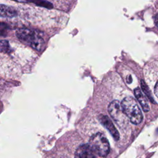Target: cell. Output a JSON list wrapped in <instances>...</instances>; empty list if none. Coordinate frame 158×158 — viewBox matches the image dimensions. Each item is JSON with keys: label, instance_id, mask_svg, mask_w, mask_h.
Instances as JSON below:
<instances>
[{"label": "cell", "instance_id": "1", "mask_svg": "<svg viewBox=\"0 0 158 158\" xmlns=\"http://www.w3.org/2000/svg\"><path fill=\"white\" fill-rule=\"evenodd\" d=\"M17 38L23 43L27 44L34 49L41 51L44 44V41L40 32L28 28H20L17 30Z\"/></svg>", "mask_w": 158, "mask_h": 158}, {"label": "cell", "instance_id": "2", "mask_svg": "<svg viewBox=\"0 0 158 158\" xmlns=\"http://www.w3.org/2000/svg\"><path fill=\"white\" fill-rule=\"evenodd\" d=\"M122 107L125 115L130 122L135 125L140 123L143 120V114L136 101L131 96L125 98L122 102Z\"/></svg>", "mask_w": 158, "mask_h": 158}, {"label": "cell", "instance_id": "3", "mask_svg": "<svg viewBox=\"0 0 158 158\" xmlns=\"http://www.w3.org/2000/svg\"><path fill=\"white\" fill-rule=\"evenodd\" d=\"M88 144L94 153L101 157H106L109 152V143L106 137L101 133L93 135L89 138Z\"/></svg>", "mask_w": 158, "mask_h": 158}, {"label": "cell", "instance_id": "4", "mask_svg": "<svg viewBox=\"0 0 158 158\" xmlns=\"http://www.w3.org/2000/svg\"><path fill=\"white\" fill-rule=\"evenodd\" d=\"M108 112L112 118L115 122L120 123L122 121L123 116V111L122 107L121 102L117 100L112 101L108 106Z\"/></svg>", "mask_w": 158, "mask_h": 158}, {"label": "cell", "instance_id": "5", "mask_svg": "<svg viewBox=\"0 0 158 158\" xmlns=\"http://www.w3.org/2000/svg\"><path fill=\"white\" fill-rule=\"evenodd\" d=\"M99 120L101 123L109 131L110 135L116 141L119 139V133L115 126L114 125L111 120L108 117V116L104 115H100L99 116Z\"/></svg>", "mask_w": 158, "mask_h": 158}, {"label": "cell", "instance_id": "6", "mask_svg": "<svg viewBox=\"0 0 158 158\" xmlns=\"http://www.w3.org/2000/svg\"><path fill=\"white\" fill-rule=\"evenodd\" d=\"M75 158H95V156L89 144H85L80 145L77 149Z\"/></svg>", "mask_w": 158, "mask_h": 158}, {"label": "cell", "instance_id": "7", "mask_svg": "<svg viewBox=\"0 0 158 158\" xmlns=\"http://www.w3.org/2000/svg\"><path fill=\"white\" fill-rule=\"evenodd\" d=\"M134 93L136 98L140 104L144 112H148L149 110V102L146 96L143 93L141 89L138 87L134 89Z\"/></svg>", "mask_w": 158, "mask_h": 158}, {"label": "cell", "instance_id": "8", "mask_svg": "<svg viewBox=\"0 0 158 158\" xmlns=\"http://www.w3.org/2000/svg\"><path fill=\"white\" fill-rule=\"evenodd\" d=\"M0 14L2 17H13L17 15V12L15 9L10 6L1 4Z\"/></svg>", "mask_w": 158, "mask_h": 158}, {"label": "cell", "instance_id": "9", "mask_svg": "<svg viewBox=\"0 0 158 158\" xmlns=\"http://www.w3.org/2000/svg\"><path fill=\"white\" fill-rule=\"evenodd\" d=\"M141 86L142 90L143 91L144 94H146L147 97L151 101V102L154 103V101L153 100V98H152V96L151 95V92L150 89H149L148 86H147V85L145 83V82L143 80L141 81Z\"/></svg>", "mask_w": 158, "mask_h": 158}, {"label": "cell", "instance_id": "10", "mask_svg": "<svg viewBox=\"0 0 158 158\" xmlns=\"http://www.w3.org/2000/svg\"><path fill=\"white\" fill-rule=\"evenodd\" d=\"M30 2L34 3L36 6L44 7L48 9H51L52 7V4L51 2L46 1H30Z\"/></svg>", "mask_w": 158, "mask_h": 158}, {"label": "cell", "instance_id": "11", "mask_svg": "<svg viewBox=\"0 0 158 158\" xmlns=\"http://www.w3.org/2000/svg\"><path fill=\"white\" fill-rule=\"evenodd\" d=\"M9 48V43L7 41L1 40V51L2 52H7Z\"/></svg>", "mask_w": 158, "mask_h": 158}, {"label": "cell", "instance_id": "12", "mask_svg": "<svg viewBox=\"0 0 158 158\" xmlns=\"http://www.w3.org/2000/svg\"><path fill=\"white\" fill-rule=\"evenodd\" d=\"M154 93L156 94V96L158 98V81H157L156 86L154 87Z\"/></svg>", "mask_w": 158, "mask_h": 158}, {"label": "cell", "instance_id": "13", "mask_svg": "<svg viewBox=\"0 0 158 158\" xmlns=\"http://www.w3.org/2000/svg\"><path fill=\"white\" fill-rule=\"evenodd\" d=\"M155 23H156L157 27L158 28V14L155 17Z\"/></svg>", "mask_w": 158, "mask_h": 158}]
</instances>
